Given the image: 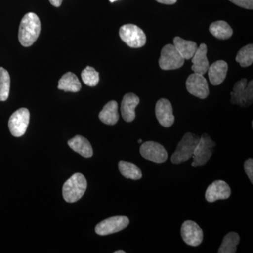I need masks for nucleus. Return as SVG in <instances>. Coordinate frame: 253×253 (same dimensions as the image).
I'll return each mask as SVG.
<instances>
[{"label":"nucleus","instance_id":"nucleus-1","mask_svg":"<svg viewBox=\"0 0 253 253\" xmlns=\"http://www.w3.org/2000/svg\"><path fill=\"white\" fill-rule=\"evenodd\" d=\"M41 31V23L38 15L29 12L23 16L18 30V41L21 45L28 47L34 44Z\"/></svg>","mask_w":253,"mask_h":253},{"label":"nucleus","instance_id":"nucleus-2","mask_svg":"<svg viewBox=\"0 0 253 253\" xmlns=\"http://www.w3.org/2000/svg\"><path fill=\"white\" fill-rule=\"evenodd\" d=\"M87 182L81 173H76L63 186V197L68 203L77 202L85 193Z\"/></svg>","mask_w":253,"mask_h":253},{"label":"nucleus","instance_id":"nucleus-3","mask_svg":"<svg viewBox=\"0 0 253 253\" xmlns=\"http://www.w3.org/2000/svg\"><path fill=\"white\" fill-rule=\"evenodd\" d=\"M200 138V136L195 135L192 133H186L171 157L172 163L174 164H180L192 158Z\"/></svg>","mask_w":253,"mask_h":253},{"label":"nucleus","instance_id":"nucleus-4","mask_svg":"<svg viewBox=\"0 0 253 253\" xmlns=\"http://www.w3.org/2000/svg\"><path fill=\"white\" fill-rule=\"evenodd\" d=\"M231 103L242 107H248L253 104V81L248 83L246 78L237 82L231 93Z\"/></svg>","mask_w":253,"mask_h":253},{"label":"nucleus","instance_id":"nucleus-5","mask_svg":"<svg viewBox=\"0 0 253 253\" xmlns=\"http://www.w3.org/2000/svg\"><path fill=\"white\" fill-rule=\"evenodd\" d=\"M215 146L216 143L212 140L211 136L208 134H203L195 149L192 156L194 161L191 163V166L193 167H197L206 165L212 156Z\"/></svg>","mask_w":253,"mask_h":253},{"label":"nucleus","instance_id":"nucleus-6","mask_svg":"<svg viewBox=\"0 0 253 253\" xmlns=\"http://www.w3.org/2000/svg\"><path fill=\"white\" fill-rule=\"evenodd\" d=\"M119 36L129 47L141 48L146 44V35L136 25L126 24L121 26L119 30Z\"/></svg>","mask_w":253,"mask_h":253},{"label":"nucleus","instance_id":"nucleus-7","mask_svg":"<svg viewBox=\"0 0 253 253\" xmlns=\"http://www.w3.org/2000/svg\"><path fill=\"white\" fill-rule=\"evenodd\" d=\"M184 59L172 44H167L161 51L159 59L160 68L164 71H171L184 66Z\"/></svg>","mask_w":253,"mask_h":253},{"label":"nucleus","instance_id":"nucleus-8","mask_svg":"<svg viewBox=\"0 0 253 253\" xmlns=\"http://www.w3.org/2000/svg\"><path fill=\"white\" fill-rule=\"evenodd\" d=\"M30 122V112L26 108L15 111L9 120L10 132L15 137L24 135Z\"/></svg>","mask_w":253,"mask_h":253},{"label":"nucleus","instance_id":"nucleus-9","mask_svg":"<svg viewBox=\"0 0 253 253\" xmlns=\"http://www.w3.org/2000/svg\"><path fill=\"white\" fill-rule=\"evenodd\" d=\"M129 223V219L126 216H116L101 221L96 225L95 231L98 235H110L126 229Z\"/></svg>","mask_w":253,"mask_h":253},{"label":"nucleus","instance_id":"nucleus-10","mask_svg":"<svg viewBox=\"0 0 253 253\" xmlns=\"http://www.w3.org/2000/svg\"><path fill=\"white\" fill-rule=\"evenodd\" d=\"M140 154L145 159L156 163H163L167 161L168 155L164 146L155 141L144 142L140 147Z\"/></svg>","mask_w":253,"mask_h":253},{"label":"nucleus","instance_id":"nucleus-11","mask_svg":"<svg viewBox=\"0 0 253 253\" xmlns=\"http://www.w3.org/2000/svg\"><path fill=\"white\" fill-rule=\"evenodd\" d=\"M186 86L190 94L199 99H206L209 95L208 82L203 75L199 73L190 75L186 82Z\"/></svg>","mask_w":253,"mask_h":253},{"label":"nucleus","instance_id":"nucleus-12","mask_svg":"<svg viewBox=\"0 0 253 253\" xmlns=\"http://www.w3.org/2000/svg\"><path fill=\"white\" fill-rule=\"evenodd\" d=\"M181 235L183 241L190 246H199L204 240L202 229L194 221H184L181 225Z\"/></svg>","mask_w":253,"mask_h":253},{"label":"nucleus","instance_id":"nucleus-13","mask_svg":"<svg viewBox=\"0 0 253 253\" xmlns=\"http://www.w3.org/2000/svg\"><path fill=\"white\" fill-rule=\"evenodd\" d=\"M156 116L158 122L164 127H169L174 124V116L173 115L172 104L169 100L161 99L156 105Z\"/></svg>","mask_w":253,"mask_h":253},{"label":"nucleus","instance_id":"nucleus-14","mask_svg":"<svg viewBox=\"0 0 253 253\" xmlns=\"http://www.w3.org/2000/svg\"><path fill=\"white\" fill-rule=\"evenodd\" d=\"M231 193L230 186L227 183L222 180H217L208 186L205 197L208 202L213 203L217 200L229 199Z\"/></svg>","mask_w":253,"mask_h":253},{"label":"nucleus","instance_id":"nucleus-15","mask_svg":"<svg viewBox=\"0 0 253 253\" xmlns=\"http://www.w3.org/2000/svg\"><path fill=\"white\" fill-rule=\"evenodd\" d=\"M139 104V98L133 93L125 95L121 103V114L126 122H132L136 118L135 109Z\"/></svg>","mask_w":253,"mask_h":253},{"label":"nucleus","instance_id":"nucleus-16","mask_svg":"<svg viewBox=\"0 0 253 253\" xmlns=\"http://www.w3.org/2000/svg\"><path fill=\"white\" fill-rule=\"evenodd\" d=\"M207 52L208 47L206 44H201L198 46L197 50L191 58L193 63L191 69L194 73L204 76L208 72L210 64L207 58Z\"/></svg>","mask_w":253,"mask_h":253},{"label":"nucleus","instance_id":"nucleus-17","mask_svg":"<svg viewBox=\"0 0 253 253\" xmlns=\"http://www.w3.org/2000/svg\"><path fill=\"white\" fill-rule=\"evenodd\" d=\"M228 71V64L226 61L219 60L212 63L208 68V77L211 84L214 86L221 84L224 81Z\"/></svg>","mask_w":253,"mask_h":253},{"label":"nucleus","instance_id":"nucleus-18","mask_svg":"<svg viewBox=\"0 0 253 253\" xmlns=\"http://www.w3.org/2000/svg\"><path fill=\"white\" fill-rule=\"evenodd\" d=\"M68 146L75 151L84 158H90L93 156V149L89 141L84 136L77 135L68 142Z\"/></svg>","mask_w":253,"mask_h":253},{"label":"nucleus","instance_id":"nucleus-19","mask_svg":"<svg viewBox=\"0 0 253 253\" xmlns=\"http://www.w3.org/2000/svg\"><path fill=\"white\" fill-rule=\"evenodd\" d=\"M118 109V105L116 101H109L99 113L100 121L108 126H114L119 120Z\"/></svg>","mask_w":253,"mask_h":253},{"label":"nucleus","instance_id":"nucleus-20","mask_svg":"<svg viewBox=\"0 0 253 253\" xmlns=\"http://www.w3.org/2000/svg\"><path fill=\"white\" fill-rule=\"evenodd\" d=\"M173 42H174L173 45L184 60L191 59L198 49L197 44L194 42L185 41L180 37H175Z\"/></svg>","mask_w":253,"mask_h":253},{"label":"nucleus","instance_id":"nucleus-21","mask_svg":"<svg viewBox=\"0 0 253 253\" xmlns=\"http://www.w3.org/2000/svg\"><path fill=\"white\" fill-rule=\"evenodd\" d=\"M82 88L81 83L76 74L71 72L65 73L59 80L58 89L64 91L78 92Z\"/></svg>","mask_w":253,"mask_h":253},{"label":"nucleus","instance_id":"nucleus-22","mask_svg":"<svg viewBox=\"0 0 253 253\" xmlns=\"http://www.w3.org/2000/svg\"><path fill=\"white\" fill-rule=\"evenodd\" d=\"M209 31L213 36L219 40H227L232 36L234 31L224 21H217L211 23Z\"/></svg>","mask_w":253,"mask_h":253},{"label":"nucleus","instance_id":"nucleus-23","mask_svg":"<svg viewBox=\"0 0 253 253\" xmlns=\"http://www.w3.org/2000/svg\"><path fill=\"white\" fill-rule=\"evenodd\" d=\"M118 168L121 174L126 179L138 180L142 177V172L140 168L134 163L121 161L118 163Z\"/></svg>","mask_w":253,"mask_h":253},{"label":"nucleus","instance_id":"nucleus-24","mask_svg":"<svg viewBox=\"0 0 253 253\" xmlns=\"http://www.w3.org/2000/svg\"><path fill=\"white\" fill-rule=\"evenodd\" d=\"M239 242L240 236L237 233H229L224 236L218 253H235L237 251V246Z\"/></svg>","mask_w":253,"mask_h":253},{"label":"nucleus","instance_id":"nucleus-25","mask_svg":"<svg viewBox=\"0 0 253 253\" xmlns=\"http://www.w3.org/2000/svg\"><path fill=\"white\" fill-rule=\"evenodd\" d=\"M236 61L241 67L246 68L251 66L253 63V44H248L241 48L236 56Z\"/></svg>","mask_w":253,"mask_h":253},{"label":"nucleus","instance_id":"nucleus-26","mask_svg":"<svg viewBox=\"0 0 253 253\" xmlns=\"http://www.w3.org/2000/svg\"><path fill=\"white\" fill-rule=\"evenodd\" d=\"M11 79L8 71L0 67V101H5L9 97Z\"/></svg>","mask_w":253,"mask_h":253},{"label":"nucleus","instance_id":"nucleus-27","mask_svg":"<svg viewBox=\"0 0 253 253\" xmlns=\"http://www.w3.org/2000/svg\"><path fill=\"white\" fill-rule=\"evenodd\" d=\"M82 79L86 85L95 86L99 82V73L91 66H86L81 73Z\"/></svg>","mask_w":253,"mask_h":253},{"label":"nucleus","instance_id":"nucleus-28","mask_svg":"<svg viewBox=\"0 0 253 253\" xmlns=\"http://www.w3.org/2000/svg\"><path fill=\"white\" fill-rule=\"evenodd\" d=\"M244 169L246 174L249 176L251 182H253V160L249 158L244 163Z\"/></svg>","mask_w":253,"mask_h":253},{"label":"nucleus","instance_id":"nucleus-29","mask_svg":"<svg viewBox=\"0 0 253 253\" xmlns=\"http://www.w3.org/2000/svg\"><path fill=\"white\" fill-rule=\"evenodd\" d=\"M234 4L246 9H253V0H229Z\"/></svg>","mask_w":253,"mask_h":253},{"label":"nucleus","instance_id":"nucleus-30","mask_svg":"<svg viewBox=\"0 0 253 253\" xmlns=\"http://www.w3.org/2000/svg\"><path fill=\"white\" fill-rule=\"evenodd\" d=\"M156 1L161 4L171 5L175 4L177 0H156Z\"/></svg>","mask_w":253,"mask_h":253},{"label":"nucleus","instance_id":"nucleus-31","mask_svg":"<svg viewBox=\"0 0 253 253\" xmlns=\"http://www.w3.org/2000/svg\"><path fill=\"white\" fill-rule=\"evenodd\" d=\"M49 1L55 7H59L62 4L63 0H49Z\"/></svg>","mask_w":253,"mask_h":253},{"label":"nucleus","instance_id":"nucleus-32","mask_svg":"<svg viewBox=\"0 0 253 253\" xmlns=\"http://www.w3.org/2000/svg\"><path fill=\"white\" fill-rule=\"evenodd\" d=\"M114 253H126L124 251H115Z\"/></svg>","mask_w":253,"mask_h":253},{"label":"nucleus","instance_id":"nucleus-33","mask_svg":"<svg viewBox=\"0 0 253 253\" xmlns=\"http://www.w3.org/2000/svg\"><path fill=\"white\" fill-rule=\"evenodd\" d=\"M111 2H114V1H117V0H109Z\"/></svg>","mask_w":253,"mask_h":253},{"label":"nucleus","instance_id":"nucleus-34","mask_svg":"<svg viewBox=\"0 0 253 253\" xmlns=\"http://www.w3.org/2000/svg\"><path fill=\"white\" fill-rule=\"evenodd\" d=\"M138 142H139V143H141V142H142V139H139V141H138Z\"/></svg>","mask_w":253,"mask_h":253}]
</instances>
